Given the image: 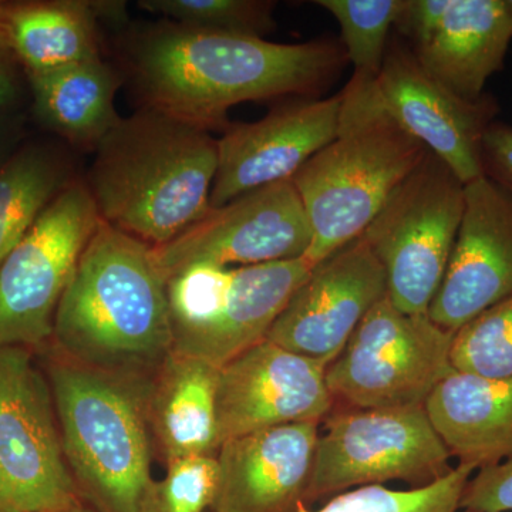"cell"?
<instances>
[{"label": "cell", "mask_w": 512, "mask_h": 512, "mask_svg": "<svg viewBox=\"0 0 512 512\" xmlns=\"http://www.w3.org/2000/svg\"><path fill=\"white\" fill-rule=\"evenodd\" d=\"M460 510L512 512V457L473 474L461 495Z\"/></svg>", "instance_id": "cell-31"}, {"label": "cell", "mask_w": 512, "mask_h": 512, "mask_svg": "<svg viewBox=\"0 0 512 512\" xmlns=\"http://www.w3.org/2000/svg\"><path fill=\"white\" fill-rule=\"evenodd\" d=\"M377 87L387 111L413 138L439 157L464 185L483 175L481 147L500 107L491 94L458 96L430 76L412 47L392 40Z\"/></svg>", "instance_id": "cell-12"}, {"label": "cell", "mask_w": 512, "mask_h": 512, "mask_svg": "<svg viewBox=\"0 0 512 512\" xmlns=\"http://www.w3.org/2000/svg\"><path fill=\"white\" fill-rule=\"evenodd\" d=\"M318 437L319 421H302L222 443L212 511L299 512L306 507Z\"/></svg>", "instance_id": "cell-17"}, {"label": "cell", "mask_w": 512, "mask_h": 512, "mask_svg": "<svg viewBox=\"0 0 512 512\" xmlns=\"http://www.w3.org/2000/svg\"><path fill=\"white\" fill-rule=\"evenodd\" d=\"M335 18L342 35L352 76L377 80L382 72L394 29L404 0H318L315 2Z\"/></svg>", "instance_id": "cell-25"}, {"label": "cell", "mask_w": 512, "mask_h": 512, "mask_svg": "<svg viewBox=\"0 0 512 512\" xmlns=\"http://www.w3.org/2000/svg\"><path fill=\"white\" fill-rule=\"evenodd\" d=\"M326 369L319 360L265 339L220 369L218 441L284 424L319 421L332 412Z\"/></svg>", "instance_id": "cell-13"}, {"label": "cell", "mask_w": 512, "mask_h": 512, "mask_svg": "<svg viewBox=\"0 0 512 512\" xmlns=\"http://www.w3.org/2000/svg\"><path fill=\"white\" fill-rule=\"evenodd\" d=\"M217 165L208 131L147 107L97 144L87 188L101 221L160 247L211 211Z\"/></svg>", "instance_id": "cell-2"}, {"label": "cell", "mask_w": 512, "mask_h": 512, "mask_svg": "<svg viewBox=\"0 0 512 512\" xmlns=\"http://www.w3.org/2000/svg\"><path fill=\"white\" fill-rule=\"evenodd\" d=\"M16 63L18 60L10 49L5 30L0 23V107L8 106L18 94Z\"/></svg>", "instance_id": "cell-34"}, {"label": "cell", "mask_w": 512, "mask_h": 512, "mask_svg": "<svg viewBox=\"0 0 512 512\" xmlns=\"http://www.w3.org/2000/svg\"><path fill=\"white\" fill-rule=\"evenodd\" d=\"M64 185L60 165L39 148L0 167V266Z\"/></svg>", "instance_id": "cell-24"}, {"label": "cell", "mask_w": 512, "mask_h": 512, "mask_svg": "<svg viewBox=\"0 0 512 512\" xmlns=\"http://www.w3.org/2000/svg\"><path fill=\"white\" fill-rule=\"evenodd\" d=\"M450 458L424 406L346 407L329 414L319 433L306 507L389 481L426 487L453 470Z\"/></svg>", "instance_id": "cell-7"}, {"label": "cell", "mask_w": 512, "mask_h": 512, "mask_svg": "<svg viewBox=\"0 0 512 512\" xmlns=\"http://www.w3.org/2000/svg\"><path fill=\"white\" fill-rule=\"evenodd\" d=\"M342 96L285 104L252 123L229 124L217 140L218 165L211 208L292 180L336 136Z\"/></svg>", "instance_id": "cell-15"}, {"label": "cell", "mask_w": 512, "mask_h": 512, "mask_svg": "<svg viewBox=\"0 0 512 512\" xmlns=\"http://www.w3.org/2000/svg\"><path fill=\"white\" fill-rule=\"evenodd\" d=\"M64 456L107 512H144L151 478L146 410L113 376L82 363L50 370Z\"/></svg>", "instance_id": "cell-5"}, {"label": "cell", "mask_w": 512, "mask_h": 512, "mask_svg": "<svg viewBox=\"0 0 512 512\" xmlns=\"http://www.w3.org/2000/svg\"><path fill=\"white\" fill-rule=\"evenodd\" d=\"M463 211L464 184L429 151L363 232L360 238L386 275L387 296L400 311L429 315Z\"/></svg>", "instance_id": "cell-6"}, {"label": "cell", "mask_w": 512, "mask_h": 512, "mask_svg": "<svg viewBox=\"0 0 512 512\" xmlns=\"http://www.w3.org/2000/svg\"><path fill=\"white\" fill-rule=\"evenodd\" d=\"M53 335L77 363L94 369L170 355L167 281L150 245L100 220L63 293Z\"/></svg>", "instance_id": "cell-3"}, {"label": "cell", "mask_w": 512, "mask_h": 512, "mask_svg": "<svg viewBox=\"0 0 512 512\" xmlns=\"http://www.w3.org/2000/svg\"><path fill=\"white\" fill-rule=\"evenodd\" d=\"M512 40L507 0H451L429 42L412 49L420 66L458 96L477 100L503 70Z\"/></svg>", "instance_id": "cell-19"}, {"label": "cell", "mask_w": 512, "mask_h": 512, "mask_svg": "<svg viewBox=\"0 0 512 512\" xmlns=\"http://www.w3.org/2000/svg\"><path fill=\"white\" fill-rule=\"evenodd\" d=\"M507 2H508V8H510L511 23H512V0H507Z\"/></svg>", "instance_id": "cell-36"}, {"label": "cell", "mask_w": 512, "mask_h": 512, "mask_svg": "<svg viewBox=\"0 0 512 512\" xmlns=\"http://www.w3.org/2000/svg\"><path fill=\"white\" fill-rule=\"evenodd\" d=\"M101 218L87 185L66 184L0 266V348L39 345Z\"/></svg>", "instance_id": "cell-9"}, {"label": "cell", "mask_w": 512, "mask_h": 512, "mask_svg": "<svg viewBox=\"0 0 512 512\" xmlns=\"http://www.w3.org/2000/svg\"><path fill=\"white\" fill-rule=\"evenodd\" d=\"M386 295L382 265L357 238L312 269L266 339L329 366L367 312Z\"/></svg>", "instance_id": "cell-14"}, {"label": "cell", "mask_w": 512, "mask_h": 512, "mask_svg": "<svg viewBox=\"0 0 512 512\" xmlns=\"http://www.w3.org/2000/svg\"><path fill=\"white\" fill-rule=\"evenodd\" d=\"M476 468L457 464L447 476L426 487L392 490L367 485L330 498L318 510L299 512H457L461 495Z\"/></svg>", "instance_id": "cell-26"}, {"label": "cell", "mask_w": 512, "mask_h": 512, "mask_svg": "<svg viewBox=\"0 0 512 512\" xmlns=\"http://www.w3.org/2000/svg\"><path fill=\"white\" fill-rule=\"evenodd\" d=\"M450 6L451 0H404L394 29L416 49L434 36Z\"/></svg>", "instance_id": "cell-32"}, {"label": "cell", "mask_w": 512, "mask_h": 512, "mask_svg": "<svg viewBox=\"0 0 512 512\" xmlns=\"http://www.w3.org/2000/svg\"><path fill=\"white\" fill-rule=\"evenodd\" d=\"M313 268L306 256L234 268V284L224 308L204 328L175 339L171 352L198 357L221 369L266 339Z\"/></svg>", "instance_id": "cell-18"}, {"label": "cell", "mask_w": 512, "mask_h": 512, "mask_svg": "<svg viewBox=\"0 0 512 512\" xmlns=\"http://www.w3.org/2000/svg\"><path fill=\"white\" fill-rule=\"evenodd\" d=\"M39 119L79 146H93L121 120L116 110L120 80L100 59L29 74Z\"/></svg>", "instance_id": "cell-23"}, {"label": "cell", "mask_w": 512, "mask_h": 512, "mask_svg": "<svg viewBox=\"0 0 512 512\" xmlns=\"http://www.w3.org/2000/svg\"><path fill=\"white\" fill-rule=\"evenodd\" d=\"M234 268L211 264L188 266L167 282L173 342L211 322L227 302Z\"/></svg>", "instance_id": "cell-29"}, {"label": "cell", "mask_w": 512, "mask_h": 512, "mask_svg": "<svg viewBox=\"0 0 512 512\" xmlns=\"http://www.w3.org/2000/svg\"><path fill=\"white\" fill-rule=\"evenodd\" d=\"M138 5L185 28L261 39L275 30L271 0H143Z\"/></svg>", "instance_id": "cell-27"}, {"label": "cell", "mask_w": 512, "mask_h": 512, "mask_svg": "<svg viewBox=\"0 0 512 512\" xmlns=\"http://www.w3.org/2000/svg\"><path fill=\"white\" fill-rule=\"evenodd\" d=\"M312 229L292 180L249 191L160 247H151L165 281L191 265L252 266L308 254Z\"/></svg>", "instance_id": "cell-11"}, {"label": "cell", "mask_w": 512, "mask_h": 512, "mask_svg": "<svg viewBox=\"0 0 512 512\" xmlns=\"http://www.w3.org/2000/svg\"><path fill=\"white\" fill-rule=\"evenodd\" d=\"M424 407L458 464L481 470L512 457V379L453 370Z\"/></svg>", "instance_id": "cell-20"}, {"label": "cell", "mask_w": 512, "mask_h": 512, "mask_svg": "<svg viewBox=\"0 0 512 512\" xmlns=\"http://www.w3.org/2000/svg\"><path fill=\"white\" fill-rule=\"evenodd\" d=\"M483 175L512 194V126L495 120L481 147Z\"/></svg>", "instance_id": "cell-33"}, {"label": "cell", "mask_w": 512, "mask_h": 512, "mask_svg": "<svg viewBox=\"0 0 512 512\" xmlns=\"http://www.w3.org/2000/svg\"><path fill=\"white\" fill-rule=\"evenodd\" d=\"M512 296V194L481 175L464 185V211L430 319L457 332Z\"/></svg>", "instance_id": "cell-16"}, {"label": "cell", "mask_w": 512, "mask_h": 512, "mask_svg": "<svg viewBox=\"0 0 512 512\" xmlns=\"http://www.w3.org/2000/svg\"><path fill=\"white\" fill-rule=\"evenodd\" d=\"M66 512H92V511L86 510V508L80 507L79 504H76V505H73V507L70 508V510H67Z\"/></svg>", "instance_id": "cell-35"}, {"label": "cell", "mask_w": 512, "mask_h": 512, "mask_svg": "<svg viewBox=\"0 0 512 512\" xmlns=\"http://www.w3.org/2000/svg\"><path fill=\"white\" fill-rule=\"evenodd\" d=\"M463 512H471V511H463Z\"/></svg>", "instance_id": "cell-37"}, {"label": "cell", "mask_w": 512, "mask_h": 512, "mask_svg": "<svg viewBox=\"0 0 512 512\" xmlns=\"http://www.w3.org/2000/svg\"><path fill=\"white\" fill-rule=\"evenodd\" d=\"M336 136L292 178L312 229L313 265L362 237L392 192L429 153L384 106L377 80L340 92Z\"/></svg>", "instance_id": "cell-4"}, {"label": "cell", "mask_w": 512, "mask_h": 512, "mask_svg": "<svg viewBox=\"0 0 512 512\" xmlns=\"http://www.w3.org/2000/svg\"><path fill=\"white\" fill-rule=\"evenodd\" d=\"M454 333L383 296L326 369L333 402L355 409L424 406L446 379Z\"/></svg>", "instance_id": "cell-8"}, {"label": "cell", "mask_w": 512, "mask_h": 512, "mask_svg": "<svg viewBox=\"0 0 512 512\" xmlns=\"http://www.w3.org/2000/svg\"><path fill=\"white\" fill-rule=\"evenodd\" d=\"M0 23L28 74L100 59L96 3L90 0L0 2Z\"/></svg>", "instance_id": "cell-22"}, {"label": "cell", "mask_w": 512, "mask_h": 512, "mask_svg": "<svg viewBox=\"0 0 512 512\" xmlns=\"http://www.w3.org/2000/svg\"><path fill=\"white\" fill-rule=\"evenodd\" d=\"M52 397L23 348H0V512L77 504Z\"/></svg>", "instance_id": "cell-10"}, {"label": "cell", "mask_w": 512, "mask_h": 512, "mask_svg": "<svg viewBox=\"0 0 512 512\" xmlns=\"http://www.w3.org/2000/svg\"><path fill=\"white\" fill-rule=\"evenodd\" d=\"M345 63L335 40L275 43L171 23L141 39L133 64L148 109L210 133L239 103L318 96Z\"/></svg>", "instance_id": "cell-1"}, {"label": "cell", "mask_w": 512, "mask_h": 512, "mask_svg": "<svg viewBox=\"0 0 512 512\" xmlns=\"http://www.w3.org/2000/svg\"><path fill=\"white\" fill-rule=\"evenodd\" d=\"M218 379L220 367L198 357H165L150 416L168 461L217 453Z\"/></svg>", "instance_id": "cell-21"}, {"label": "cell", "mask_w": 512, "mask_h": 512, "mask_svg": "<svg viewBox=\"0 0 512 512\" xmlns=\"http://www.w3.org/2000/svg\"><path fill=\"white\" fill-rule=\"evenodd\" d=\"M450 362L456 372L512 379V296L454 333Z\"/></svg>", "instance_id": "cell-28"}, {"label": "cell", "mask_w": 512, "mask_h": 512, "mask_svg": "<svg viewBox=\"0 0 512 512\" xmlns=\"http://www.w3.org/2000/svg\"><path fill=\"white\" fill-rule=\"evenodd\" d=\"M217 485V457L175 458L168 461L163 480L151 485L144 512H205L214 503Z\"/></svg>", "instance_id": "cell-30"}]
</instances>
